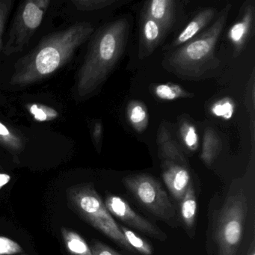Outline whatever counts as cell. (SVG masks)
Instances as JSON below:
<instances>
[{
	"label": "cell",
	"mask_w": 255,
	"mask_h": 255,
	"mask_svg": "<svg viewBox=\"0 0 255 255\" xmlns=\"http://www.w3.org/2000/svg\"><path fill=\"white\" fill-rule=\"evenodd\" d=\"M11 180V176L7 174H1L0 173V190L2 189L3 186L8 184Z\"/></svg>",
	"instance_id": "obj_30"
},
{
	"label": "cell",
	"mask_w": 255,
	"mask_h": 255,
	"mask_svg": "<svg viewBox=\"0 0 255 255\" xmlns=\"http://www.w3.org/2000/svg\"><path fill=\"white\" fill-rule=\"evenodd\" d=\"M130 26L129 19L123 17L98 31L77 76L75 94L79 99L93 96L110 77L125 53Z\"/></svg>",
	"instance_id": "obj_1"
},
{
	"label": "cell",
	"mask_w": 255,
	"mask_h": 255,
	"mask_svg": "<svg viewBox=\"0 0 255 255\" xmlns=\"http://www.w3.org/2000/svg\"><path fill=\"white\" fill-rule=\"evenodd\" d=\"M175 4L173 0H151L145 2L142 14L155 20L166 34L175 21Z\"/></svg>",
	"instance_id": "obj_12"
},
{
	"label": "cell",
	"mask_w": 255,
	"mask_h": 255,
	"mask_svg": "<svg viewBox=\"0 0 255 255\" xmlns=\"http://www.w3.org/2000/svg\"><path fill=\"white\" fill-rule=\"evenodd\" d=\"M79 9L83 11H93L101 9L116 4L117 0H91V1H77L74 2Z\"/></svg>",
	"instance_id": "obj_23"
},
{
	"label": "cell",
	"mask_w": 255,
	"mask_h": 255,
	"mask_svg": "<svg viewBox=\"0 0 255 255\" xmlns=\"http://www.w3.org/2000/svg\"><path fill=\"white\" fill-rule=\"evenodd\" d=\"M246 195L242 179L234 180L216 222L215 240L217 255H237L238 253L249 208Z\"/></svg>",
	"instance_id": "obj_4"
},
{
	"label": "cell",
	"mask_w": 255,
	"mask_h": 255,
	"mask_svg": "<svg viewBox=\"0 0 255 255\" xmlns=\"http://www.w3.org/2000/svg\"><path fill=\"white\" fill-rule=\"evenodd\" d=\"M216 14V8L212 7L204 8L199 11L173 41L171 47L175 49L176 47H180L199 35L201 31L210 24Z\"/></svg>",
	"instance_id": "obj_13"
},
{
	"label": "cell",
	"mask_w": 255,
	"mask_h": 255,
	"mask_svg": "<svg viewBox=\"0 0 255 255\" xmlns=\"http://www.w3.org/2000/svg\"><path fill=\"white\" fill-rule=\"evenodd\" d=\"M90 23H77L62 32L53 34L39 44L32 56L13 75L14 84L26 85L53 74L71 59L93 33Z\"/></svg>",
	"instance_id": "obj_3"
},
{
	"label": "cell",
	"mask_w": 255,
	"mask_h": 255,
	"mask_svg": "<svg viewBox=\"0 0 255 255\" xmlns=\"http://www.w3.org/2000/svg\"><path fill=\"white\" fill-rule=\"evenodd\" d=\"M121 231L122 234L125 236L128 243H129V246L138 251L140 253L142 254L143 255H151L153 253V249L151 246L147 243V241L144 239L138 237L135 233L132 232L130 230L128 229V228L125 226H119Z\"/></svg>",
	"instance_id": "obj_20"
},
{
	"label": "cell",
	"mask_w": 255,
	"mask_h": 255,
	"mask_svg": "<svg viewBox=\"0 0 255 255\" xmlns=\"http://www.w3.org/2000/svg\"><path fill=\"white\" fill-rule=\"evenodd\" d=\"M162 179L174 199L180 202L192 183L187 167L170 161H164Z\"/></svg>",
	"instance_id": "obj_10"
},
{
	"label": "cell",
	"mask_w": 255,
	"mask_h": 255,
	"mask_svg": "<svg viewBox=\"0 0 255 255\" xmlns=\"http://www.w3.org/2000/svg\"><path fill=\"white\" fill-rule=\"evenodd\" d=\"M180 134L182 141L188 149L195 151L198 147V135L195 126L187 121L180 124Z\"/></svg>",
	"instance_id": "obj_21"
},
{
	"label": "cell",
	"mask_w": 255,
	"mask_h": 255,
	"mask_svg": "<svg viewBox=\"0 0 255 255\" xmlns=\"http://www.w3.org/2000/svg\"><path fill=\"white\" fill-rule=\"evenodd\" d=\"M30 111L32 115L35 116V119L41 121V122L48 120L50 119H53L51 116L48 115V113H52L56 112L51 110V109L47 108V107H41V106L38 105H32L31 107Z\"/></svg>",
	"instance_id": "obj_27"
},
{
	"label": "cell",
	"mask_w": 255,
	"mask_h": 255,
	"mask_svg": "<svg viewBox=\"0 0 255 255\" xmlns=\"http://www.w3.org/2000/svg\"><path fill=\"white\" fill-rule=\"evenodd\" d=\"M157 141L161 156L165 161L175 162L188 168V162L184 153L173 139L168 128L163 125H161L159 129Z\"/></svg>",
	"instance_id": "obj_14"
},
{
	"label": "cell",
	"mask_w": 255,
	"mask_h": 255,
	"mask_svg": "<svg viewBox=\"0 0 255 255\" xmlns=\"http://www.w3.org/2000/svg\"><path fill=\"white\" fill-rule=\"evenodd\" d=\"M68 204L83 220L127 250L133 251L93 185L83 183L67 191Z\"/></svg>",
	"instance_id": "obj_5"
},
{
	"label": "cell",
	"mask_w": 255,
	"mask_h": 255,
	"mask_svg": "<svg viewBox=\"0 0 255 255\" xmlns=\"http://www.w3.org/2000/svg\"><path fill=\"white\" fill-rule=\"evenodd\" d=\"M8 135H10V132L8 128L2 123H0V136L6 137Z\"/></svg>",
	"instance_id": "obj_31"
},
{
	"label": "cell",
	"mask_w": 255,
	"mask_h": 255,
	"mask_svg": "<svg viewBox=\"0 0 255 255\" xmlns=\"http://www.w3.org/2000/svg\"><path fill=\"white\" fill-rule=\"evenodd\" d=\"M231 5L221 11L216 20L204 32L167 54L164 68L182 80H201L220 65L216 46L226 25Z\"/></svg>",
	"instance_id": "obj_2"
},
{
	"label": "cell",
	"mask_w": 255,
	"mask_h": 255,
	"mask_svg": "<svg viewBox=\"0 0 255 255\" xmlns=\"http://www.w3.org/2000/svg\"></svg>",
	"instance_id": "obj_33"
},
{
	"label": "cell",
	"mask_w": 255,
	"mask_h": 255,
	"mask_svg": "<svg viewBox=\"0 0 255 255\" xmlns=\"http://www.w3.org/2000/svg\"><path fill=\"white\" fill-rule=\"evenodd\" d=\"M154 94L159 99L167 101L190 98L193 95L174 83L158 85L154 88Z\"/></svg>",
	"instance_id": "obj_19"
},
{
	"label": "cell",
	"mask_w": 255,
	"mask_h": 255,
	"mask_svg": "<svg viewBox=\"0 0 255 255\" xmlns=\"http://www.w3.org/2000/svg\"><path fill=\"white\" fill-rule=\"evenodd\" d=\"M249 255H255V252H254V249H253V250L252 251V253L249 254Z\"/></svg>",
	"instance_id": "obj_32"
},
{
	"label": "cell",
	"mask_w": 255,
	"mask_h": 255,
	"mask_svg": "<svg viewBox=\"0 0 255 255\" xmlns=\"http://www.w3.org/2000/svg\"><path fill=\"white\" fill-rule=\"evenodd\" d=\"M61 233L65 247L71 255H92L90 247L80 234L65 228L61 229Z\"/></svg>",
	"instance_id": "obj_17"
},
{
	"label": "cell",
	"mask_w": 255,
	"mask_h": 255,
	"mask_svg": "<svg viewBox=\"0 0 255 255\" xmlns=\"http://www.w3.org/2000/svg\"><path fill=\"white\" fill-rule=\"evenodd\" d=\"M127 116L131 126L137 132H144L147 128L148 112L147 107L141 101H130L127 108Z\"/></svg>",
	"instance_id": "obj_15"
},
{
	"label": "cell",
	"mask_w": 255,
	"mask_h": 255,
	"mask_svg": "<svg viewBox=\"0 0 255 255\" xmlns=\"http://www.w3.org/2000/svg\"><path fill=\"white\" fill-rule=\"evenodd\" d=\"M90 249L92 255H122L101 242H95Z\"/></svg>",
	"instance_id": "obj_28"
},
{
	"label": "cell",
	"mask_w": 255,
	"mask_h": 255,
	"mask_svg": "<svg viewBox=\"0 0 255 255\" xmlns=\"http://www.w3.org/2000/svg\"><path fill=\"white\" fill-rule=\"evenodd\" d=\"M210 110L213 116L228 121L234 116L235 104L231 98H222L214 103Z\"/></svg>",
	"instance_id": "obj_22"
},
{
	"label": "cell",
	"mask_w": 255,
	"mask_h": 255,
	"mask_svg": "<svg viewBox=\"0 0 255 255\" xmlns=\"http://www.w3.org/2000/svg\"><path fill=\"white\" fill-rule=\"evenodd\" d=\"M165 36L162 28L153 19L142 14L140 23L138 57L144 59L151 55Z\"/></svg>",
	"instance_id": "obj_11"
},
{
	"label": "cell",
	"mask_w": 255,
	"mask_h": 255,
	"mask_svg": "<svg viewBox=\"0 0 255 255\" xmlns=\"http://www.w3.org/2000/svg\"><path fill=\"white\" fill-rule=\"evenodd\" d=\"M11 1H0V44L5 21L11 8Z\"/></svg>",
	"instance_id": "obj_26"
},
{
	"label": "cell",
	"mask_w": 255,
	"mask_h": 255,
	"mask_svg": "<svg viewBox=\"0 0 255 255\" xmlns=\"http://www.w3.org/2000/svg\"><path fill=\"white\" fill-rule=\"evenodd\" d=\"M222 148V141L216 132L211 128H207L204 134L201 157L207 166L214 162Z\"/></svg>",
	"instance_id": "obj_16"
},
{
	"label": "cell",
	"mask_w": 255,
	"mask_h": 255,
	"mask_svg": "<svg viewBox=\"0 0 255 255\" xmlns=\"http://www.w3.org/2000/svg\"><path fill=\"white\" fill-rule=\"evenodd\" d=\"M103 125L101 122H97L94 125L93 139L98 150H101L102 142Z\"/></svg>",
	"instance_id": "obj_29"
},
{
	"label": "cell",
	"mask_w": 255,
	"mask_h": 255,
	"mask_svg": "<svg viewBox=\"0 0 255 255\" xmlns=\"http://www.w3.org/2000/svg\"><path fill=\"white\" fill-rule=\"evenodd\" d=\"M255 19V2L248 1L242 7L238 20L228 32V38L234 47V56H237L241 53L249 41L253 30Z\"/></svg>",
	"instance_id": "obj_9"
},
{
	"label": "cell",
	"mask_w": 255,
	"mask_h": 255,
	"mask_svg": "<svg viewBox=\"0 0 255 255\" xmlns=\"http://www.w3.org/2000/svg\"><path fill=\"white\" fill-rule=\"evenodd\" d=\"M110 214L128 225L156 240L165 241L166 234L156 225L134 211L128 202L117 195H109L104 203Z\"/></svg>",
	"instance_id": "obj_7"
},
{
	"label": "cell",
	"mask_w": 255,
	"mask_h": 255,
	"mask_svg": "<svg viewBox=\"0 0 255 255\" xmlns=\"http://www.w3.org/2000/svg\"><path fill=\"white\" fill-rule=\"evenodd\" d=\"M197 213V200L193 185L191 183L184 196L180 201V214L185 225L192 228L195 224Z\"/></svg>",
	"instance_id": "obj_18"
},
{
	"label": "cell",
	"mask_w": 255,
	"mask_h": 255,
	"mask_svg": "<svg viewBox=\"0 0 255 255\" xmlns=\"http://www.w3.org/2000/svg\"><path fill=\"white\" fill-rule=\"evenodd\" d=\"M255 73H252L246 89V106L251 115V122H255Z\"/></svg>",
	"instance_id": "obj_25"
},
{
	"label": "cell",
	"mask_w": 255,
	"mask_h": 255,
	"mask_svg": "<svg viewBox=\"0 0 255 255\" xmlns=\"http://www.w3.org/2000/svg\"><path fill=\"white\" fill-rule=\"evenodd\" d=\"M127 189L149 212L163 221L175 216V209L160 183L146 174H133L123 179Z\"/></svg>",
	"instance_id": "obj_6"
},
{
	"label": "cell",
	"mask_w": 255,
	"mask_h": 255,
	"mask_svg": "<svg viewBox=\"0 0 255 255\" xmlns=\"http://www.w3.org/2000/svg\"><path fill=\"white\" fill-rule=\"evenodd\" d=\"M40 4L41 1H29L26 2L20 20H17L20 24L16 26L14 39L9 41L10 44L15 43L11 50V52L20 51L25 45L26 37L29 38L32 31L36 29L41 24L44 11L42 9V5H40Z\"/></svg>",
	"instance_id": "obj_8"
},
{
	"label": "cell",
	"mask_w": 255,
	"mask_h": 255,
	"mask_svg": "<svg viewBox=\"0 0 255 255\" xmlns=\"http://www.w3.org/2000/svg\"><path fill=\"white\" fill-rule=\"evenodd\" d=\"M22 252L23 248L17 242L0 236V255H16Z\"/></svg>",
	"instance_id": "obj_24"
}]
</instances>
